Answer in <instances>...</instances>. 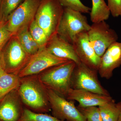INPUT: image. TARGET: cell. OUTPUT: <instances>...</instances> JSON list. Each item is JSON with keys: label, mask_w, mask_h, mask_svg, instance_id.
<instances>
[{"label": "cell", "mask_w": 121, "mask_h": 121, "mask_svg": "<svg viewBox=\"0 0 121 121\" xmlns=\"http://www.w3.org/2000/svg\"><path fill=\"white\" fill-rule=\"evenodd\" d=\"M17 91L26 108L36 113L51 111L47 89L40 82L37 75L21 78Z\"/></svg>", "instance_id": "obj_1"}, {"label": "cell", "mask_w": 121, "mask_h": 121, "mask_svg": "<svg viewBox=\"0 0 121 121\" xmlns=\"http://www.w3.org/2000/svg\"><path fill=\"white\" fill-rule=\"evenodd\" d=\"M76 64L69 60L45 70L37 75L39 80L47 89L66 98L71 89V78Z\"/></svg>", "instance_id": "obj_2"}, {"label": "cell", "mask_w": 121, "mask_h": 121, "mask_svg": "<svg viewBox=\"0 0 121 121\" xmlns=\"http://www.w3.org/2000/svg\"><path fill=\"white\" fill-rule=\"evenodd\" d=\"M31 56L22 47L16 35H13L0 54L2 69L7 73L18 75Z\"/></svg>", "instance_id": "obj_3"}, {"label": "cell", "mask_w": 121, "mask_h": 121, "mask_svg": "<svg viewBox=\"0 0 121 121\" xmlns=\"http://www.w3.org/2000/svg\"><path fill=\"white\" fill-rule=\"evenodd\" d=\"M64 8L58 0H41L35 16L49 39L57 34Z\"/></svg>", "instance_id": "obj_4"}, {"label": "cell", "mask_w": 121, "mask_h": 121, "mask_svg": "<svg viewBox=\"0 0 121 121\" xmlns=\"http://www.w3.org/2000/svg\"><path fill=\"white\" fill-rule=\"evenodd\" d=\"M91 26L87 17L78 11L64 8L57 34L62 39L72 44L77 35L88 32Z\"/></svg>", "instance_id": "obj_5"}, {"label": "cell", "mask_w": 121, "mask_h": 121, "mask_svg": "<svg viewBox=\"0 0 121 121\" xmlns=\"http://www.w3.org/2000/svg\"><path fill=\"white\" fill-rule=\"evenodd\" d=\"M98 71L80 63L76 64L71 78L72 89L83 90L102 95H110L103 86L98 77Z\"/></svg>", "instance_id": "obj_6"}, {"label": "cell", "mask_w": 121, "mask_h": 121, "mask_svg": "<svg viewBox=\"0 0 121 121\" xmlns=\"http://www.w3.org/2000/svg\"><path fill=\"white\" fill-rule=\"evenodd\" d=\"M47 89L52 116L63 121H87L75 106L74 101L68 100L53 91Z\"/></svg>", "instance_id": "obj_7"}, {"label": "cell", "mask_w": 121, "mask_h": 121, "mask_svg": "<svg viewBox=\"0 0 121 121\" xmlns=\"http://www.w3.org/2000/svg\"><path fill=\"white\" fill-rule=\"evenodd\" d=\"M70 60L55 56L46 48H41L32 56L26 66L18 76L21 78L29 76L36 75L50 68L66 62Z\"/></svg>", "instance_id": "obj_8"}, {"label": "cell", "mask_w": 121, "mask_h": 121, "mask_svg": "<svg viewBox=\"0 0 121 121\" xmlns=\"http://www.w3.org/2000/svg\"><path fill=\"white\" fill-rule=\"evenodd\" d=\"M87 34L91 44L100 58L118 38L117 32L105 21L93 23Z\"/></svg>", "instance_id": "obj_9"}, {"label": "cell", "mask_w": 121, "mask_h": 121, "mask_svg": "<svg viewBox=\"0 0 121 121\" xmlns=\"http://www.w3.org/2000/svg\"><path fill=\"white\" fill-rule=\"evenodd\" d=\"M41 0H25L9 17L6 22L8 30L15 35L22 29L29 26L35 19Z\"/></svg>", "instance_id": "obj_10"}, {"label": "cell", "mask_w": 121, "mask_h": 121, "mask_svg": "<svg viewBox=\"0 0 121 121\" xmlns=\"http://www.w3.org/2000/svg\"><path fill=\"white\" fill-rule=\"evenodd\" d=\"M72 44L81 62L98 71L101 58L98 56L91 44L87 32L77 35Z\"/></svg>", "instance_id": "obj_11"}, {"label": "cell", "mask_w": 121, "mask_h": 121, "mask_svg": "<svg viewBox=\"0 0 121 121\" xmlns=\"http://www.w3.org/2000/svg\"><path fill=\"white\" fill-rule=\"evenodd\" d=\"M121 66V42H115L111 45L101 57L98 73L107 79L112 76L115 69Z\"/></svg>", "instance_id": "obj_12"}, {"label": "cell", "mask_w": 121, "mask_h": 121, "mask_svg": "<svg viewBox=\"0 0 121 121\" xmlns=\"http://www.w3.org/2000/svg\"><path fill=\"white\" fill-rule=\"evenodd\" d=\"M17 89L11 91L0 102V121H18L24 107Z\"/></svg>", "instance_id": "obj_13"}, {"label": "cell", "mask_w": 121, "mask_h": 121, "mask_svg": "<svg viewBox=\"0 0 121 121\" xmlns=\"http://www.w3.org/2000/svg\"><path fill=\"white\" fill-rule=\"evenodd\" d=\"M66 99L78 102V106L81 107L99 106L113 99L110 95H102L85 90L72 88L69 90Z\"/></svg>", "instance_id": "obj_14"}, {"label": "cell", "mask_w": 121, "mask_h": 121, "mask_svg": "<svg viewBox=\"0 0 121 121\" xmlns=\"http://www.w3.org/2000/svg\"><path fill=\"white\" fill-rule=\"evenodd\" d=\"M45 48L58 58L72 60L76 64L81 63L72 44L62 39L57 34L49 39Z\"/></svg>", "instance_id": "obj_15"}, {"label": "cell", "mask_w": 121, "mask_h": 121, "mask_svg": "<svg viewBox=\"0 0 121 121\" xmlns=\"http://www.w3.org/2000/svg\"><path fill=\"white\" fill-rule=\"evenodd\" d=\"M21 78L18 75L7 73L2 69L0 71V102L12 91L17 89Z\"/></svg>", "instance_id": "obj_16"}, {"label": "cell", "mask_w": 121, "mask_h": 121, "mask_svg": "<svg viewBox=\"0 0 121 121\" xmlns=\"http://www.w3.org/2000/svg\"><path fill=\"white\" fill-rule=\"evenodd\" d=\"M15 35L22 47L31 56L36 54L40 50L39 45L30 34L29 26L22 29Z\"/></svg>", "instance_id": "obj_17"}, {"label": "cell", "mask_w": 121, "mask_h": 121, "mask_svg": "<svg viewBox=\"0 0 121 121\" xmlns=\"http://www.w3.org/2000/svg\"><path fill=\"white\" fill-rule=\"evenodd\" d=\"M92 2L90 13L91 22L97 23L108 20L110 13L105 0H92Z\"/></svg>", "instance_id": "obj_18"}, {"label": "cell", "mask_w": 121, "mask_h": 121, "mask_svg": "<svg viewBox=\"0 0 121 121\" xmlns=\"http://www.w3.org/2000/svg\"><path fill=\"white\" fill-rule=\"evenodd\" d=\"M98 107L103 121H118L119 111L114 99Z\"/></svg>", "instance_id": "obj_19"}, {"label": "cell", "mask_w": 121, "mask_h": 121, "mask_svg": "<svg viewBox=\"0 0 121 121\" xmlns=\"http://www.w3.org/2000/svg\"><path fill=\"white\" fill-rule=\"evenodd\" d=\"M31 35L39 47L40 49L45 47L49 40L47 35L44 30L34 19L29 26Z\"/></svg>", "instance_id": "obj_20"}, {"label": "cell", "mask_w": 121, "mask_h": 121, "mask_svg": "<svg viewBox=\"0 0 121 121\" xmlns=\"http://www.w3.org/2000/svg\"><path fill=\"white\" fill-rule=\"evenodd\" d=\"M25 0H1L0 22H7L13 12Z\"/></svg>", "instance_id": "obj_21"}, {"label": "cell", "mask_w": 121, "mask_h": 121, "mask_svg": "<svg viewBox=\"0 0 121 121\" xmlns=\"http://www.w3.org/2000/svg\"><path fill=\"white\" fill-rule=\"evenodd\" d=\"M18 121H61L47 113L35 112L25 107Z\"/></svg>", "instance_id": "obj_22"}, {"label": "cell", "mask_w": 121, "mask_h": 121, "mask_svg": "<svg viewBox=\"0 0 121 121\" xmlns=\"http://www.w3.org/2000/svg\"><path fill=\"white\" fill-rule=\"evenodd\" d=\"M76 107L87 121H103L98 107H81L77 106Z\"/></svg>", "instance_id": "obj_23"}, {"label": "cell", "mask_w": 121, "mask_h": 121, "mask_svg": "<svg viewBox=\"0 0 121 121\" xmlns=\"http://www.w3.org/2000/svg\"><path fill=\"white\" fill-rule=\"evenodd\" d=\"M64 8H67L78 11L81 13H90L91 8L86 6L80 0H58Z\"/></svg>", "instance_id": "obj_24"}, {"label": "cell", "mask_w": 121, "mask_h": 121, "mask_svg": "<svg viewBox=\"0 0 121 121\" xmlns=\"http://www.w3.org/2000/svg\"><path fill=\"white\" fill-rule=\"evenodd\" d=\"M13 35L8 30L6 22H0V52Z\"/></svg>", "instance_id": "obj_25"}, {"label": "cell", "mask_w": 121, "mask_h": 121, "mask_svg": "<svg viewBox=\"0 0 121 121\" xmlns=\"http://www.w3.org/2000/svg\"><path fill=\"white\" fill-rule=\"evenodd\" d=\"M110 14L114 17H121V0H107Z\"/></svg>", "instance_id": "obj_26"}, {"label": "cell", "mask_w": 121, "mask_h": 121, "mask_svg": "<svg viewBox=\"0 0 121 121\" xmlns=\"http://www.w3.org/2000/svg\"><path fill=\"white\" fill-rule=\"evenodd\" d=\"M117 104L119 111V117L118 121H121V101L117 103Z\"/></svg>", "instance_id": "obj_27"}, {"label": "cell", "mask_w": 121, "mask_h": 121, "mask_svg": "<svg viewBox=\"0 0 121 121\" xmlns=\"http://www.w3.org/2000/svg\"><path fill=\"white\" fill-rule=\"evenodd\" d=\"M2 69V67H1V63L0 59V71Z\"/></svg>", "instance_id": "obj_28"}, {"label": "cell", "mask_w": 121, "mask_h": 121, "mask_svg": "<svg viewBox=\"0 0 121 121\" xmlns=\"http://www.w3.org/2000/svg\"><path fill=\"white\" fill-rule=\"evenodd\" d=\"M1 0H0V1Z\"/></svg>", "instance_id": "obj_29"}, {"label": "cell", "mask_w": 121, "mask_h": 121, "mask_svg": "<svg viewBox=\"0 0 121 121\" xmlns=\"http://www.w3.org/2000/svg\"></svg>", "instance_id": "obj_30"}]
</instances>
